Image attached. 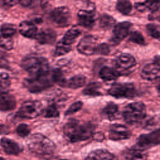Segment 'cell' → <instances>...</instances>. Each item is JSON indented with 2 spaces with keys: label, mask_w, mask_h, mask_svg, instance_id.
Masks as SVG:
<instances>
[{
  "label": "cell",
  "mask_w": 160,
  "mask_h": 160,
  "mask_svg": "<svg viewBox=\"0 0 160 160\" xmlns=\"http://www.w3.org/2000/svg\"><path fill=\"white\" fill-rule=\"evenodd\" d=\"M43 109L41 102L38 101H27L20 106L17 116L23 119H34L42 113Z\"/></svg>",
  "instance_id": "cell-7"
},
{
  "label": "cell",
  "mask_w": 160,
  "mask_h": 160,
  "mask_svg": "<svg viewBox=\"0 0 160 160\" xmlns=\"http://www.w3.org/2000/svg\"><path fill=\"white\" fill-rule=\"evenodd\" d=\"M80 34L81 31L76 26H73L65 33L64 36L60 41L65 45L71 46L72 44L75 42Z\"/></svg>",
  "instance_id": "cell-22"
},
{
  "label": "cell",
  "mask_w": 160,
  "mask_h": 160,
  "mask_svg": "<svg viewBox=\"0 0 160 160\" xmlns=\"http://www.w3.org/2000/svg\"><path fill=\"white\" fill-rule=\"evenodd\" d=\"M118 113V106L113 102L108 103L102 110V116L109 120H114Z\"/></svg>",
  "instance_id": "cell-24"
},
{
  "label": "cell",
  "mask_w": 160,
  "mask_h": 160,
  "mask_svg": "<svg viewBox=\"0 0 160 160\" xmlns=\"http://www.w3.org/2000/svg\"><path fill=\"white\" fill-rule=\"evenodd\" d=\"M98 46L97 40L93 36H86L82 38L77 46L78 51L82 54L89 56L95 54Z\"/></svg>",
  "instance_id": "cell-10"
},
{
  "label": "cell",
  "mask_w": 160,
  "mask_h": 160,
  "mask_svg": "<svg viewBox=\"0 0 160 160\" xmlns=\"http://www.w3.org/2000/svg\"><path fill=\"white\" fill-rule=\"evenodd\" d=\"M131 136V131L124 125L114 124L109 128V138L112 141L126 139L129 138Z\"/></svg>",
  "instance_id": "cell-11"
},
{
  "label": "cell",
  "mask_w": 160,
  "mask_h": 160,
  "mask_svg": "<svg viewBox=\"0 0 160 160\" xmlns=\"http://www.w3.org/2000/svg\"><path fill=\"white\" fill-rule=\"evenodd\" d=\"M146 114V106L142 102H134L126 105L122 111L124 121L130 124L141 121Z\"/></svg>",
  "instance_id": "cell-5"
},
{
  "label": "cell",
  "mask_w": 160,
  "mask_h": 160,
  "mask_svg": "<svg viewBox=\"0 0 160 160\" xmlns=\"http://www.w3.org/2000/svg\"><path fill=\"white\" fill-rule=\"evenodd\" d=\"M4 151L9 155H18L21 151L19 144L15 141L7 138H2L0 142Z\"/></svg>",
  "instance_id": "cell-19"
},
{
  "label": "cell",
  "mask_w": 160,
  "mask_h": 160,
  "mask_svg": "<svg viewBox=\"0 0 160 160\" xmlns=\"http://www.w3.org/2000/svg\"><path fill=\"white\" fill-rule=\"evenodd\" d=\"M124 157L128 160H147V153L138 145L126 149L123 152Z\"/></svg>",
  "instance_id": "cell-16"
},
{
  "label": "cell",
  "mask_w": 160,
  "mask_h": 160,
  "mask_svg": "<svg viewBox=\"0 0 160 160\" xmlns=\"http://www.w3.org/2000/svg\"><path fill=\"white\" fill-rule=\"evenodd\" d=\"M146 31L148 34L153 38H160V25L150 23L146 26Z\"/></svg>",
  "instance_id": "cell-30"
},
{
  "label": "cell",
  "mask_w": 160,
  "mask_h": 160,
  "mask_svg": "<svg viewBox=\"0 0 160 160\" xmlns=\"http://www.w3.org/2000/svg\"><path fill=\"white\" fill-rule=\"evenodd\" d=\"M2 2L6 6L12 7L18 3H20L21 0H2Z\"/></svg>",
  "instance_id": "cell-40"
},
{
  "label": "cell",
  "mask_w": 160,
  "mask_h": 160,
  "mask_svg": "<svg viewBox=\"0 0 160 160\" xmlns=\"http://www.w3.org/2000/svg\"><path fill=\"white\" fill-rule=\"evenodd\" d=\"M61 160H67V159H61Z\"/></svg>",
  "instance_id": "cell-46"
},
{
  "label": "cell",
  "mask_w": 160,
  "mask_h": 160,
  "mask_svg": "<svg viewBox=\"0 0 160 160\" xmlns=\"http://www.w3.org/2000/svg\"><path fill=\"white\" fill-rule=\"evenodd\" d=\"M129 40L134 43L144 45L145 44V40L141 33L138 31H133L129 34Z\"/></svg>",
  "instance_id": "cell-36"
},
{
  "label": "cell",
  "mask_w": 160,
  "mask_h": 160,
  "mask_svg": "<svg viewBox=\"0 0 160 160\" xmlns=\"http://www.w3.org/2000/svg\"><path fill=\"white\" fill-rule=\"evenodd\" d=\"M31 129L29 127V126H28L26 124H20L18 126L17 128H16V132L17 134L22 138L26 137L30 132Z\"/></svg>",
  "instance_id": "cell-37"
},
{
  "label": "cell",
  "mask_w": 160,
  "mask_h": 160,
  "mask_svg": "<svg viewBox=\"0 0 160 160\" xmlns=\"http://www.w3.org/2000/svg\"><path fill=\"white\" fill-rule=\"evenodd\" d=\"M158 19H159V21H160V16H159V17H158Z\"/></svg>",
  "instance_id": "cell-45"
},
{
  "label": "cell",
  "mask_w": 160,
  "mask_h": 160,
  "mask_svg": "<svg viewBox=\"0 0 160 160\" xmlns=\"http://www.w3.org/2000/svg\"><path fill=\"white\" fill-rule=\"evenodd\" d=\"M18 30L21 35L28 38H34L38 33V29L36 25L28 21L21 22L19 25Z\"/></svg>",
  "instance_id": "cell-18"
},
{
  "label": "cell",
  "mask_w": 160,
  "mask_h": 160,
  "mask_svg": "<svg viewBox=\"0 0 160 160\" xmlns=\"http://www.w3.org/2000/svg\"><path fill=\"white\" fill-rule=\"evenodd\" d=\"M11 84V80L8 74L6 72L0 73V88L2 89H8Z\"/></svg>",
  "instance_id": "cell-35"
},
{
  "label": "cell",
  "mask_w": 160,
  "mask_h": 160,
  "mask_svg": "<svg viewBox=\"0 0 160 160\" xmlns=\"http://www.w3.org/2000/svg\"><path fill=\"white\" fill-rule=\"evenodd\" d=\"M26 144L31 152L39 156L52 154L56 149L54 142L41 133H35L30 136Z\"/></svg>",
  "instance_id": "cell-2"
},
{
  "label": "cell",
  "mask_w": 160,
  "mask_h": 160,
  "mask_svg": "<svg viewBox=\"0 0 160 160\" xmlns=\"http://www.w3.org/2000/svg\"><path fill=\"white\" fill-rule=\"evenodd\" d=\"M71 49V46L65 45L62 42H61V41H59L56 46L55 51H54V54L55 56H62L68 52H69Z\"/></svg>",
  "instance_id": "cell-33"
},
{
  "label": "cell",
  "mask_w": 160,
  "mask_h": 160,
  "mask_svg": "<svg viewBox=\"0 0 160 160\" xmlns=\"http://www.w3.org/2000/svg\"><path fill=\"white\" fill-rule=\"evenodd\" d=\"M146 9L155 12L160 8V0H143Z\"/></svg>",
  "instance_id": "cell-34"
},
{
  "label": "cell",
  "mask_w": 160,
  "mask_h": 160,
  "mask_svg": "<svg viewBox=\"0 0 160 160\" xmlns=\"http://www.w3.org/2000/svg\"><path fill=\"white\" fill-rule=\"evenodd\" d=\"M54 83L52 71L36 76H29L24 81L25 87L32 93L40 92L51 87Z\"/></svg>",
  "instance_id": "cell-4"
},
{
  "label": "cell",
  "mask_w": 160,
  "mask_h": 160,
  "mask_svg": "<svg viewBox=\"0 0 160 160\" xmlns=\"http://www.w3.org/2000/svg\"><path fill=\"white\" fill-rule=\"evenodd\" d=\"M13 40L12 37L0 35V47L5 50L9 51L13 48Z\"/></svg>",
  "instance_id": "cell-32"
},
{
  "label": "cell",
  "mask_w": 160,
  "mask_h": 160,
  "mask_svg": "<svg viewBox=\"0 0 160 160\" xmlns=\"http://www.w3.org/2000/svg\"><path fill=\"white\" fill-rule=\"evenodd\" d=\"M132 4L128 0H119L116 4V9L124 15L129 14L132 10Z\"/></svg>",
  "instance_id": "cell-27"
},
{
  "label": "cell",
  "mask_w": 160,
  "mask_h": 160,
  "mask_svg": "<svg viewBox=\"0 0 160 160\" xmlns=\"http://www.w3.org/2000/svg\"><path fill=\"white\" fill-rule=\"evenodd\" d=\"M114 156L106 149H99L91 152L85 160H113Z\"/></svg>",
  "instance_id": "cell-21"
},
{
  "label": "cell",
  "mask_w": 160,
  "mask_h": 160,
  "mask_svg": "<svg viewBox=\"0 0 160 160\" xmlns=\"http://www.w3.org/2000/svg\"><path fill=\"white\" fill-rule=\"evenodd\" d=\"M86 77L83 75H76L66 80L65 86L71 89H78L85 84Z\"/></svg>",
  "instance_id": "cell-25"
},
{
  "label": "cell",
  "mask_w": 160,
  "mask_h": 160,
  "mask_svg": "<svg viewBox=\"0 0 160 160\" xmlns=\"http://www.w3.org/2000/svg\"><path fill=\"white\" fill-rule=\"evenodd\" d=\"M50 18L57 26L64 28L71 24L72 17L69 8L66 6H60L56 8L51 11Z\"/></svg>",
  "instance_id": "cell-8"
},
{
  "label": "cell",
  "mask_w": 160,
  "mask_h": 160,
  "mask_svg": "<svg viewBox=\"0 0 160 160\" xmlns=\"http://www.w3.org/2000/svg\"><path fill=\"white\" fill-rule=\"evenodd\" d=\"M0 160H4V159H3V158H2L1 157H0Z\"/></svg>",
  "instance_id": "cell-44"
},
{
  "label": "cell",
  "mask_w": 160,
  "mask_h": 160,
  "mask_svg": "<svg viewBox=\"0 0 160 160\" xmlns=\"http://www.w3.org/2000/svg\"><path fill=\"white\" fill-rule=\"evenodd\" d=\"M16 99L8 92H0V110L10 111L16 107Z\"/></svg>",
  "instance_id": "cell-20"
},
{
  "label": "cell",
  "mask_w": 160,
  "mask_h": 160,
  "mask_svg": "<svg viewBox=\"0 0 160 160\" xmlns=\"http://www.w3.org/2000/svg\"><path fill=\"white\" fill-rule=\"evenodd\" d=\"M34 38L41 44H50L56 41V33L51 29H42L38 32Z\"/></svg>",
  "instance_id": "cell-17"
},
{
  "label": "cell",
  "mask_w": 160,
  "mask_h": 160,
  "mask_svg": "<svg viewBox=\"0 0 160 160\" xmlns=\"http://www.w3.org/2000/svg\"><path fill=\"white\" fill-rule=\"evenodd\" d=\"M157 90H158V94H159V96H160V83L158 84V87H157Z\"/></svg>",
  "instance_id": "cell-43"
},
{
  "label": "cell",
  "mask_w": 160,
  "mask_h": 160,
  "mask_svg": "<svg viewBox=\"0 0 160 160\" xmlns=\"http://www.w3.org/2000/svg\"><path fill=\"white\" fill-rule=\"evenodd\" d=\"M36 0H21L20 3L25 7H30L34 4Z\"/></svg>",
  "instance_id": "cell-41"
},
{
  "label": "cell",
  "mask_w": 160,
  "mask_h": 160,
  "mask_svg": "<svg viewBox=\"0 0 160 160\" xmlns=\"http://www.w3.org/2000/svg\"><path fill=\"white\" fill-rule=\"evenodd\" d=\"M108 92L109 94L116 98H131L138 93L134 84L129 82H115Z\"/></svg>",
  "instance_id": "cell-6"
},
{
  "label": "cell",
  "mask_w": 160,
  "mask_h": 160,
  "mask_svg": "<svg viewBox=\"0 0 160 160\" xmlns=\"http://www.w3.org/2000/svg\"><path fill=\"white\" fill-rule=\"evenodd\" d=\"M16 28L12 24H4L0 28L1 35L12 37L16 32Z\"/></svg>",
  "instance_id": "cell-29"
},
{
  "label": "cell",
  "mask_w": 160,
  "mask_h": 160,
  "mask_svg": "<svg viewBox=\"0 0 160 160\" xmlns=\"http://www.w3.org/2000/svg\"><path fill=\"white\" fill-rule=\"evenodd\" d=\"M43 116L46 118H57L59 115L58 109L55 104L49 105L43 111Z\"/></svg>",
  "instance_id": "cell-31"
},
{
  "label": "cell",
  "mask_w": 160,
  "mask_h": 160,
  "mask_svg": "<svg viewBox=\"0 0 160 160\" xmlns=\"http://www.w3.org/2000/svg\"><path fill=\"white\" fill-rule=\"evenodd\" d=\"M120 75L121 74L119 71L108 66L102 68L99 71V76L104 81L114 80Z\"/></svg>",
  "instance_id": "cell-23"
},
{
  "label": "cell",
  "mask_w": 160,
  "mask_h": 160,
  "mask_svg": "<svg viewBox=\"0 0 160 160\" xmlns=\"http://www.w3.org/2000/svg\"><path fill=\"white\" fill-rule=\"evenodd\" d=\"M82 105H83V103L81 101L74 102L66 111L65 115H71L72 114L75 113L76 112L79 111L82 108Z\"/></svg>",
  "instance_id": "cell-38"
},
{
  "label": "cell",
  "mask_w": 160,
  "mask_h": 160,
  "mask_svg": "<svg viewBox=\"0 0 160 160\" xmlns=\"http://www.w3.org/2000/svg\"><path fill=\"white\" fill-rule=\"evenodd\" d=\"M78 22L81 26L86 28H91L95 22L94 10L86 8L79 10L78 13Z\"/></svg>",
  "instance_id": "cell-14"
},
{
  "label": "cell",
  "mask_w": 160,
  "mask_h": 160,
  "mask_svg": "<svg viewBox=\"0 0 160 160\" xmlns=\"http://www.w3.org/2000/svg\"><path fill=\"white\" fill-rule=\"evenodd\" d=\"M131 27L132 24L129 22H121L115 25L112 32V41L117 43L122 41L129 35Z\"/></svg>",
  "instance_id": "cell-13"
},
{
  "label": "cell",
  "mask_w": 160,
  "mask_h": 160,
  "mask_svg": "<svg viewBox=\"0 0 160 160\" xmlns=\"http://www.w3.org/2000/svg\"><path fill=\"white\" fill-rule=\"evenodd\" d=\"M9 128L8 126L0 124V134H8V133H9Z\"/></svg>",
  "instance_id": "cell-42"
},
{
  "label": "cell",
  "mask_w": 160,
  "mask_h": 160,
  "mask_svg": "<svg viewBox=\"0 0 160 160\" xmlns=\"http://www.w3.org/2000/svg\"><path fill=\"white\" fill-rule=\"evenodd\" d=\"M109 51L110 49L109 46L105 43H102L98 45L95 53L102 55H107L109 54Z\"/></svg>",
  "instance_id": "cell-39"
},
{
  "label": "cell",
  "mask_w": 160,
  "mask_h": 160,
  "mask_svg": "<svg viewBox=\"0 0 160 160\" xmlns=\"http://www.w3.org/2000/svg\"><path fill=\"white\" fill-rule=\"evenodd\" d=\"M141 76L147 81H154L160 78V64L152 62L146 65L141 72Z\"/></svg>",
  "instance_id": "cell-12"
},
{
  "label": "cell",
  "mask_w": 160,
  "mask_h": 160,
  "mask_svg": "<svg viewBox=\"0 0 160 160\" xmlns=\"http://www.w3.org/2000/svg\"><path fill=\"white\" fill-rule=\"evenodd\" d=\"M136 145L144 149L160 145V128L150 133L141 135L138 138Z\"/></svg>",
  "instance_id": "cell-9"
},
{
  "label": "cell",
  "mask_w": 160,
  "mask_h": 160,
  "mask_svg": "<svg viewBox=\"0 0 160 160\" xmlns=\"http://www.w3.org/2000/svg\"><path fill=\"white\" fill-rule=\"evenodd\" d=\"M136 61L134 56L130 54L123 53L119 55L114 60L115 66L122 70H128L134 67Z\"/></svg>",
  "instance_id": "cell-15"
},
{
  "label": "cell",
  "mask_w": 160,
  "mask_h": 160,
  "mask_svg": "<svg viewBox=\"0 0 160 160\" xmlns=\"http://www.w3.org/2000/svg\"><path fill=\"white\" fill-rule=\"evenodd\" d=\"M21 66L29 73V76L31 77L43 74L50 71L48 60L42 57H26L22 59Z\"/></svg>",
  "instance_id": "cell-3"
},
{
  "label": "cell",
  "mask_w": 160,
  "mask_h": 160,
  "mask_svg": "<svg viewBox=\"0 0 160 160\" xmlns=\"http://www.w3.org/2000/svg\"><path fill=\"white\" fill-rule=\"evenodd\" d=\"M101 88V84L96 82L89 83L83 90L84 94L91 96H97L101 95L99 89Z\"/></svg>",
  "instance_id": "cell-26"
},
{
  "label": "cell",
  "mask_w": 160,
  "mask_h": 160,
  "mask_svg": "<svg viewBox=\"0 0 160 160\" xmlns=\"http://www.w3.org/2000/svg\"><path fill=\"white\" fill-rule=\"evenodd\" d=\"M115 19L108 14H102L99 19V25L104 29H109L114 26Z\"/></svg>",
  "instance_id": "cell-28"
},
{
  "label": "cell",
  "mask_w": 160,
  "mask_h": 160,
  "mask_svg": "<svg viewBox=\"0 0 160 160\" xmlns=\"http://www.w3.org/2000/svg\"><path fill=\"white\" fill-rule=\"evenodd\" d=\"M65 136L72 142L87 140L91 138L95 131V126L91 122L81 123L76 119L68 121L63 128Z\"/></svg>",
  "instance_id": "cell-1"
}]
</instances>
